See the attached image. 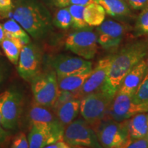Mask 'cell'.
Segmentation results:
<instances>
[{"mask_svg":"<svg viewBox=\"0 0 148 148\" xmlns=\"http://www.w3.org/2000/svg\"><path fill=\"white\" fill-rule=\"evenodd\" d=\"M147 73L148 66L143 59L126 74L117 92L132 97Z\"/></svg>","mask_w":148,"mask_h":148,"instance_id":"cell-15","label":"cell"},{"mask_svg":"<svg viewBox=\"0 0 148 148\" xmlns=\"http://www.w3.org/2000/svg\"><path fill=\"white\" fill-rule=\"evenodd\" d=\"M30 82L34 102L47 108H53L60 91L56 72L51 69L40 73Z\"/></svg>","mask_w":148,"mask_h":148,"instance_id":"cell-3","label":"cell"},{"mask_svg":"<svg viewBox=\"0 0 148 148\" xmlns=\"http://www.w3.org/2000/svg\"><path fill=\"white\" fill-rule=\"evenodd\" d=\"M80 100L77 98H74L62 103L54 110L56 115L64 127L77 117L79 112Z\"/></svg>","mask_w":148,"mask_h":148,"instance_id":"cell-17","label":"cell"},{"mask_svg":"<svg viewBox=\"0 0 148 148\" xmlns=\"http://www.w3.org/2000/svg\"><path fill=\"white\" fill-rule=\"evenodd\" d=\"M49 63L57 77L66 76L92 69V62L87 60L66 54L52 57Z\"/></svg>","mask_w":148,"mask_h":148,"instance_id":"cell-14","label":"cell"},{"mask_svg":"<svg viewBox=\"0 0 148 148\" xmlns=\"http://www.w3.org/2000/svg\"><path fill=\"white\" fill-rule=\"evenodd\" d=\"M7 136H8V132H7L6 130L3 128L1 125V114H0V144L2 143L6 139Z\"/></svg>","mask_w":148,"mask_h":148,"instance_id":"cell-35","label":"cell"},{"mask_svg":"<svg viewBox=\"0 0 148 148\" xmlns=\"http://www.w3.org/2000/svg\"><path fill=\"white\" fill-rule=\"evenodd\" d=\"M2 25L6 36L18 38L23 42L24 45L31 42L29 35L13 18H10L5 21Z\"/></svg>","mask_w":148,"mask_h":148,"instance_id":"cell-23","label":"cell"},{"mask_svg":"<svg viewBox=\"0 0 148 148\" xmlns=\"http://www.w3.org/2000/svg\"><path fill=\"white\" fill-rule=\"evenodd\" d=\"M64 143V140H59V141L56 142V143L50 144V145H48L43 148H61L62 147V145Z\"/></svg>","mask_w":148,"mask_h":148,"instance_id":"cell-36","label":"cell"},{"mask_svg":"<svg viewBox=\"0 0 148 148\" xmlns=\"http://www.w3.org/2000/svg\"><path fill=\"white\" fill-rule=\"evenodd\" d=\"M69 148H87V147H79V146H69Z\"/></svg>","mask_w":148,"mask_h":148,"instance_id":"cell-38","label":"cell"},{"mask_svg":"<svg viewBox=\"0 0 148 148\" xmlns=\"http://www.w3.org/2000/svg\"><path fill=\"white\" fill-rule=\"evenodd\" d=\"M125 29V25L117 21H103L96 28L98 44L106 50L116 49L122 41Z\"/></svg>","mask_w":148,"mask_h":148,"instance_id":"cell-12","label":"cell"},{"mask_svg":"<svg viewBox=\"0 0 148 148\" xmlns=\"http://www.w3.org/2000/svg\"><path fill=\"white\" fill-rule=\"evenodd\" d=\"M62 140L69 146L103 148L94 129L82 119L73 120L64 128Z\"/></svg>","mask_w":148,"mask_h":148,"instance_id":"cell-5","label":"cell"},{"mask_svg":"<svg viewBox=\"0 0 148 148\" xmlns=\"http://www.w3.org/2000/svg\"><path fill=\"white\" fill-rule=\"evenodd\" d=\"M29 117L32 125L47 130L57 141L62 140L65 127L60 123L56 114L49 110V108L34 102L29 110Z\"/></svg>","mask_w":148,"mask_h":148,"instance_id":"cell-11","label":"cell"},{"mask_svg":"<svg viewBox=\"0 0 148 148\" xmlns=\"http://www.w3.org/2000/svg\"><path fill=\"white\" fill-rule=\"evenodd\" d=\"M65 47L80 58L90 60L98 51L97 34L90 27L77 29L66 37Z\"/></svg>","mask_w":148,"mask_h":148,"instance_id":"cell-7","label":"cell"},{"mask_svg":"<svg viewBox=\"0 0 148 148\" xmlns=\"http://www.w3.org/2000/svg\"><path fill=\"white\" fill-rule=\"evenodd\" d=\"M5 37H6V36H5L4 29L3 28V25L0 23V43H1V41L4 39Z\"/></svg>","mask_w":148,"mask_h":148,"instance_id":"cell-37","label":"cell"},{"mask_svg":"<svg viewBox=\"0 0 148 148\" xmlns=\"http://www.w3.org/2000/svg\"><path fill=\"white\" fill-rule=\"evenodd\" d=\"M75 97V93L69 91H64V90H60L59 91L58 97H57L56 102L53 106V109L55 110L56 108H58V106H60V105H62V103L66 102L67 101L71 100L72 99H74Z\"/></svg>","mask_w":148,"mask_h":148,"instance_id":"cell-29","label":"cell"},{"mask_svg":"<svg viewBox=\"0 0 148 148\" xmlns=\"http://www.w3.org/2000/svg\"><path fill=\"white\" fill-rule=\"evenodd\" d=\"M119 148H148V140L147 137L136 139L128 138Z\"/></svg>","mask_w":148,"mask_h":148,"instance_id":"cell-28","label":"cell"},{"mask_svg":"<svg viewBox=\"0 0 148 148\" xmlns=\"http://www.w3.org/2000/svg\"><path fill=\"white\" fill-rule=\"evenodd\" d=\"M104 9L106 13L116 18H122L131 14V8L125 0H96Z\"/></svg>","mask_w":148,"mask_h":148,"instance_id":"cell-20","label":"cell"},{"mask_svg":"<svg viewBox=\"0 0 148 148\" xmlns=\"http://www.w3.org/2000/svg\"><path fill=\"white\" fill-rule=\"evenodd\" d=\"M7 73V69L4 62L0 60V84L2 83L5 78V75Z\"/></svg>","mask_w":148,"mask_h":148,"instance_id":"cell-34","label":"cell"},{"mask_svg":"<svg viewBox=\"0 0 148 148\" xmlns=\"http://www.w3.org/2000/svg\"><path fill=\"white\" fill-rule=\"evenodd\" d=\"M132 97L135 103L148 104V73Z\"/></svg>","mask_w":148,"mask_h":148,"instance_id":"cell-27","label":"cell"},{"mask_svg":"<svg viewBox=\"0 0 148 148\" xmlns=\"http://www.w3.org/2000/svg\"><path fill=\"white\" fill-rule=\"evenodd\" d=\"M125 1L133 10H142L148 6V0H125Z\"/></svg>","mask_w":148,"mask_h":148,"instance_id":"cell-32","label":"cell"},{"mask_svg":"<svg viewBox=\"0 0 148 148\" xmlns=\"http://www.w3.org/2000/svg\"><path fill=\"white\" fill-rule=\"evenodd\" d=\"M22 94L16 90H6L0 94V114L1 125L5 130L17 126L21 112Z\"/></svg>","mask_w":148,"mask_h":148,"instance_id":"cell-8","label":"cell"},{"mask_svg":"<svg viewBox=\"0 0 148 148\" xmlns=\"http://www.w3.org/2000/svg\"><path fill=\"white\" fill-rule=\"evenodd\" d=\"M143 112H148V104L135 103L131 96L117 92L110 103L107 114L108 118L114 121H123Z\"/></svg>","mask_w":148,"mask_h":148,"instance_id":"cell-10","label":"cell"},{"mask_svg":"<svg viewBox=\"0 0 148 148\" xmlns=\"http://www.w3.org/2000/svg\"><path fill=\"white\" fill-rule=\"evenodd\" d=\"M148 112L136 114L127 119L128 138L136 139L146 137L147 134Z\"/></svg>","mask_w":148,"mask_h":148,"instance_id":"cell-18","label":"cell"},{"mask_svg":"<svg viewBox=\"0 0 148 148\" xmlns=\"http://www.w3.org/2000/svg\"><path fill=\"white\" fill-rule=\"evenodd\" d=\"M95 2H97L96 0H69V5H77L86 6V5L90 4V3Z\"/></svg>","mask_w":148,"mask_h":148,"instance_id":"cell-33","label":"cell"},{"mask_svg":"<svg viewBox=\"0 0 148 148\" xmlns=\"http://www.w3.org/2000/svg\"><path fill=\"white\" fill-rule=\"evenodd\" d=\"M53 25L59 29H67L72 26V18L67 8H58L52 17Z\"/></svg>","mask_w":148,"mask_h":148,"instance_id":"cell-25","label":"cell"},{"mask_svg":"<svg viewBox=\"0 0 148 148\" xmlns=\"http://www.w3.org/2000/svg\"><path fill=\"white\" fill-rule=\"evenodd\" d=\"M147 59H146V60H145V62H146V63H147V66H148V53H147Z\"/></svg>","mask_w":148,"mask_h":148,"instance_id":"cell-39","label":"cell"},{"mask_svg":"<svg viewBox=\"0 0 148 148\" xmlns=\"http://www.w3.org/2000/svg\"><path fill=\"white\" fill-rule=\"evenodd\" d=\"M147 126H148V120H147ZM146 137H147L148 140V130H147V136H146Z\"/></svg>","mask_w":148,"mask_h":148,"instance_id":"cell-40","label":"cell"},{"mask_svg":"<svg viewBox=\"0 0 148 148\" xmlns=\"http://www.w3.org/2000/svg\"><path fill=\"white\" fill-rule=\"evenodd\" d=\"M94 130L103 148H119L128 138L127 120L116 121L105 117Z\"/></svg>","mask_w":148,"mask_h":148,"instance_id":"cell-6","label":"cell"},{"mask_svg":"<svg viewBox=\"0 0 148 148\" xmlns=\"http://www.w3.org/2000/svg\"><path fill=\"white\" fill-rule=\"evenodd\" d=\"M41 1L45 5L56 8H65L69 5V0H42Z\"/></svg>","mask_w":148,"mask_h":148,"instance_id":"cell-31","label":"cell"},{"mask_svg":"<svg viewBox=\"0 0 148 148\" xmlns=\"http://www.w3.org/2000/svg\"><path fill=\"white\" fill-rule=\"evenodd\" d=\"M11 148H29L28 140L23 132H20L14 137Z\"/></svg>","mask_w":148,"mask_h":148,"instance_id":"cell-30","label":"cell"},{"mask_svg":"<svg viewBox=\"0 0 148 148\" xmlns=\"http://www.w3.org/2000/svg\"><path fill=\"white\" fill-rule=\"evenodd\" d=\"M5 56L12 64L16 65L19 58L20 53L24 43L21 40L14 37L6 36L0 43Z\"/></svg>","mask_w":148,"mask_h":148,"instance_id":"cell-21","label":"cell"},{"mask_svg":"<svg viewBox=\"0 0 148 148\" xmlns=\"http://www.w3.org/2000/svg\"><path fill=\"white\" fill-rule=\"evenodd\" d=\"M91 71L92 69L66 76L57 77L59 89L72 92H77L82 87Z\"/></svg>","mask_w":148,"mask_h":148,"instance_id":"cell-16","label":"cell"},{"mask_svg":"<svg viewBox=\"0 0 148 148\" xmlns=\"http://www.w3.org/2000/svg\"><path fill=\"white\" fill-rule=\"evenodd\" d=\"M106 12L97 2L90 3L84 7V21L90 27L98 26L105 20Z\"/></svg>","mask_w":148,"mask_h":148,"instance_id":"cell-22","label":"cell"},{"mask_svg":"<svg viewBox=\"0 0 148 148\" xmlns=\"http://www.w3.org/2000/svg\"><path fill=\"white\" fill-rule=\"evenodd\" d=\"M27 140L29 148H43L48 145L58 142L47 130L35 125H32Z\"/></svg>","mask_w":148,"mask_h":148,"instance_id":"cell-19","label":"cell"},{"mask_svg":"<svg viewBox=\"0 0 148 148\" xmlns=\"http://www.w3.org/2000/svg\"><path fill=\"white\" fill-rule=\"evenodd\" d=\"M112 101V99L99 90L81 99L79 112L85 121L95 129L106 117Z\"/></svg>","mask_w":148,"mask_h":148,"instance_id":"cell-4","label":"cell"},{"mask_svg":"<svg viewBox=\"0 0 148 148\" xmlns=\"http://www.w3.org/2000/svg\"><path fill=\"white\" fill-rule=\"evenodd\" d=\"M148 53V40H137L125 45L112 57L108 75L101 90L113 99L126 74L143 60Z\"/></svg>","mask_w":148,"mask_h":148,"instance_id":"cell-1","label":"cell"},{"mask_svg":"<svg viewBox=\"0 0 148 148\" xmlns=\"http://www.w3.org/2000/svg\"><path fill=\"white\" fill-rule=\"evenodd\" d=\"M84 7L82 5H70L67 6L72 18V27L75 29H81L90 27L87 25L84 18Z\"/></svg>","mask_w":148,"mask_h":148,"instance_id":"cell-24","label":"cell"},{"mask_svg":"<svg viewBox=\"0 0 148 148\" xmlns=\"http://www.w3.org/2000/svg\"><path fill=\"white\" fill-rule=\"evenodd\" d=\"M134 35L141 36L148 35V6L142 9L134 25Z\"/></svg>","mask_w":148,"mask_h":148,"instance_id":"cell-26","label":"cell"},{"mask_svg":"<svg viewBox=\"0 0 148 148\" xmlns=\"http://www.w3.org/2000/svg\"><path fill=\"white\" fill-rule=\"evenodd\" d=\"M42 53L36 44L29 42L24 45L20 53L17 63L19 75L24 80L31 82L40 73Z\"/></svg>","mask_w":148,"mask_h":148,"instance_id":"cell-9","label":"cell"},{"mask_svg":"<svg viewBox=\"0 0 148 148\" xmlns=\"http://www.w3.org/2000/svg\"><path fill=\"white\" fill-rule=\"evenodd\" d=\"M12 18L35 40H40L52 30V16L39 0H15Z\"/></svg>","mask_w":148,"mask_h":148,"instance_id":"cell-2","label":"cell"},{"mask_svg":"<svg viewBox=\"0 0 148 148\" xmlns=\"http://www.w3.org/2000/svg\"><path fill=\"white\" fill-rule=\"evenodd\" d=\"M112 57L113 56H109L99 60L95 69H92L90 75L86 79L80 89L74 92L75 97L81 99L84 96L101 89L108 75Z\"/></svg>","mask_w":148,"mask_h":148,"instance_id":"cell-13","label":"cell"}]
</instances>
